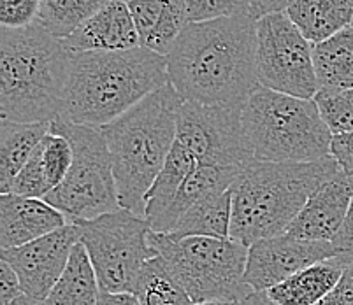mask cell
Segmentation results:
<instances>
[{"label":"cell","instance_id":"1f68e13d","mask_svg":"<svg viewBox=\"0 0 353 305\" xmlns=\"http://www.w3.org/2000/svg\"><path fill=\"white\" fill-rule=\"evenodd\" d=\"M330 156L338 162L339 169L353 178V134L334 136L330 144Z\"/></svg>","mask_w":353,"mask_h":305},{"label":"cell","instance_id":"d4e9b609","mask_svg":"<svg viewBox=\"0 0 353 305\" xmlns=\"http://www.w3.org/2000/svg\"><path fill=\"white\" fill-rule=\"evenodd\" d=\"M195 165L197 162L194 156L176 140L160 174L157 176L152 188L148 189L146 198H144V204H146L144 218L148 220L150 227H153L163 216V213L172 204L179 188L188 178V174L195 169Z\"/></svg>","mask_w":353,"mask_h":305},{"label":"cell","instance_id":"277c9868","mask_svg":"<svg viewBox=\"0 0 353 305\" xmlns=\"http://www.w3.org/2000/svg\"><path fill=\"white\" fill-rule=\"evenodd\" d=\"M341 172L332 156L310 163L253 160L234 185L230 239L250 247L285 235L311 195Z\"/></svg>","mask_w":353,"mask_h":305},{"label":"cell","instance_id":"74e56055","mask_svg":"<svg viewBox=\"0 0 353 305\" xmlns=\"http://www.w3.org/2000/svg\"><path fill=\"white\" fill-rule=\"evenodd\" d=\"M246 305H278L271 300L265 293H253L252 297L246 298Z\"/></svg>","mask_w":353,"mask_h":305},{"label":"cell","instance_id":"603a6c76","mask_svg":"<svg viewBox=\"0 0 353 305\" xmlns=\"http://www.w3.org/2000/svg\"><path fill=\"white\" fill-rule=\"evenodd\" d=\"M232 223V193L221 191L204 198L179 218L169 235L176 239L187 237H213L230 239Z\"/></svg>","mask_w":353,"mask_h":305},{"label":"cell","instance_id":"3957f363","mask_svg":"<svg viewBox=\"0 0 353 305\" xmlns=\"http://www.w3.org/2000/svg\"><path fill=\"white\" fill-rule=\"evenodd\" d=\"M165 85L167 56L146 48L72 53L62 116L76 125L102 128Z\"/></svg>","mask_w":353,"mask_h":305},{"label":"cell","instance_id":"f35d334b","mask_svg":"<svg viewBox=\"0 0 353 305\" xmlns=\"http://www.w3.org/2000/svg\"><path fill=\"white\" fill-rule=\"evenodd\" d=\"M9 305H48L46 300H37V298H32L28 297V295L21 293L20 297L16 298V300H12Z\"/></svg>","mask_w":353,"mask_h":305},{"label":"cell","instance_id":"30bf717a","mask_svg":"<svg viewBox=\"0 0 353 305\" xmlns=\"http://www.w3.org/2000/svg\"><path fill=\"white\" fill-rule=\"evenodd\" d=\"M314 44L285 11L256 20V78L264 88L297 98L316 97Z\"/></svg>","mask_w":353,"mask_h":305},{"label":"cell","instance_id":"2e32d148","mask_svg":"<svg viewBox=\"0 0 353 305\" xmlns=\"http://www.w3.org/2000/svg\"><path fill=\"white\" fill-rule=\"evenodd\" d=\"M63 41L72 53H113L141 46L132 12L121 0H111Z\"/></svg>","mask_w":353,"mask_h":305},{"label":"cell","instance_id":"5bb4252c","mask_svg":"<svg viewBox=\"0 0 353 305\" xmlns=\"http://www.w3.org/2000/svg\"><path fill=\"white\" fill-rule=\"evenodd\" d=\"M353 197V178L338 172L310 197L287 235L311 242H332L348 214Z\"/></svg>","mask_w":353,"mask_h":305},{"label":"cell","instance_id":"d6986e66","mask_svg":"<svg viewBox=\"0 0 353 305\" xmlns=\"http://www.w3.org/2000/svg\"><path fill=\"white\" fill-rule=\"evenodd\" d=\"M285 12L313 44L330 39L353 23L352 0H288Z\"/></svg>","mask_w":353,"mask_h":305},{"label":"cell","instance_id":"484cf974","mask_svg":"<svg viewBox=\"0 0 353 305\" xmlns=\"http://www.w3.org/2000/svg\"><path fill=\"white\" fill-rule=\"evenodd\" d=\"M134 295L141 305H194L165 260L159 255L143 265Z\"/></svg>","mask_w":353,"mask_h":305},{"label":"cell","instance_id":"d6a6232c","mask_svg":"<svg viewBox=\"0 0 353 305\" xmlns=\"http://www.w3.org/2000/svg\"><path fill=\"white\" fill-rule=\"evenodd\" d=\"M23 291H21L20 279L12 271V266L6 260H0V300H2V305H9Z\"/></svg>","mask_w":353,"mask_h":305},{"label":"cell","instance_id":"52a82bcc","mask_svg":"<svg viewBox=\"0 0 353 305\" xmlns=\"http://www.w3.org/2000/svg\"><path fill=\"white\" fill-rule=\"evenodd\" d=\"M150 244L169 269L194 305L208 302L246 300L255 291L246 284L248 247L234 239L187 237L150 232Z\"/></svg>","mask_w":353,"mask_h":305},{"label":"cell","instance_id":"ac0fdd59","mask_svg":"<svg viewBox=\"0 0 353 305\" xmlns=\"http://www.w3.org/2000/svg\"><path fill=\"white\" fill-rule=\"evenodd\" d=\"M350 262L343 256L314 263L265 291L278 305H316L339 284Z\"/></svg>","mask_w":353,"mask_h":305},{"label":"cell","instance_id":"7a4b0ae2","mask_svg":"<svg viewBox=\"0 0 353 305\" xmlns=\"http://www.w3.org/2000/svg\"><path fill=\"white\" fill-rule=\"evenodd\" d=\"M72 51L35 21L0 30V114L14 123H51L62 116Z\"/></svg>","mask_w":353,"mask_h":305},{"label":"cell","instance_id":"836d02e7","mask_svg":"<svg viewBox=\"0 0 353 305\" xmlns=\"http://www.w3.org/2000/svg\"><path fill=\"white\" fill-rule=\"evenodd\" d=\"M336 251L339 256L346 258L348 262L353 260V197L352 204H350L348 214H346V220L343 223L341 230L338 232V235L334 237L332 240Z\"/></svg>","mask_w":353,"mask_h":305},{"label":"cell","instance_id":"7bdbcfd3","mask_svg":"<svg viewBox=\"0 0 353 305\" xmlns=\"http://www.w3.org/2000/svg\"><path fill=\"white\" fill-rule=\"evenodd\" d=\"M352 28H353V23H352Z\"/></svg>","mask_w":353,"mask_h":305},{"label":"cell","instance_id":"9c48e42d","mask_svg":"<svg viewBox=\"0 0 353 305\" xmlns=\"http://www.w3.org/2000/svg\"><path fill=\"white\" fill-rule=\"evenodd\" d=\"M74 224L79 228V242L92 260L101 291L134 293L143 265L157 256L146 218L121 207Z\"/></svg>","mask_w":353,"mask_h":305},{"label":"cell","instance_id":"8992f818","mask_svg":"<svg viewBox=\"0 0 353 305\" xmlns=\"http://www.w3.org/2000/svg\"><path fill=\"white\" fill-rule=\"evenodd\" d=\"M241 118L255 160L310 163L330 156L334 136L314 98L259 86L241 109Z\"/></svg>","mask_w":353,"mask_h":305},{"label":"cell","instance_id":"ba28073f","mask_svg":"<svg viewBox=\"0 0 353 305\" xmlns=\"http://www.w3.org/2000/svg\"><path fill=\"white\" fill-rule=\"evenodd\" d=\"M51 132L69 140L74 158L62 185L50 191L44 200L59 209L69 223L95 220L121 209L113 158L101 128L76 125L59 116L51 121Z\"/></svg>","mask_w":353,"mask_h":305},{"label":"cell","instance_id":"4fadbf2b","mask_svg":"<svg viewBox=\"0 0 353 305\" xmlns=\"http://www.w3.org/2000/svg\"><path fill=\"white\" fill-rule=\"evenodd\" d=\"M78 242L79 228L69 223L34 242L2 249V260L12 266L25 295L46 300L65 272L74 246Z\"/></svg>","mask_w":353,"mask_h":305},{"label":"cell","instance_id":"f546056e","mask_svg":"<svg viewBox=\"0 0 353 305\" xmlns=\"http://www.w3.org/2000/svg\"><path fill=\"white\" fill-rule=\"evenodd\" d=\"M190 23L250 16L248 0H185Z\"/></svg>","mask_w":353,"mask_h":305},{"label":"cell","instance_id":"7c38bea8","mask_svg":"<svg viewBox=\"0 0 353 305\" xmlns=\"http://www.w3.org/2000/svg\"><path fill=\"white\" fill-rule=\"evenodd\" d=\"M336 256L332 242L299 240L287 233L271 237L248 247L245 281L255 293H265L307 266Z\"/></svg>","mask_w":353,"mask_h":305},{"label":"cell","instance_id":"4dcf8cb0","mask_svg":"<svg viewBox=\"0 0 353 305\" xmlns=\"http://www.w3.org/2000/svg\"><path fill=\"white\" fill-rule=\"evenodd\" d=\"M41 0H0V23L6 28H25L39 20Z\"/></svg>","mask_w":353,"mask_h":305},{"label":"cell","instance_id":"f1b7e54d","mask_svg":"<svg viewBox=\"0 0 353 305\" xmlns=\"http://www.w3.org/2000/svg\"><path fill=\"white\" fill-rule=\"evenodd\" d=\"M314 102L332 136L353 134V90L339 93H316Z\"/></svg>","mask_w":353,"mask_h":305},{"label":"cell","instance_id":"d590c367","mask_svg":"<svg viewBox=\"0 0 353 305\" xmlns=\"http://www.w3.org/2000/svg\"><path fill=\"white\" fill-rule=\"evenodd\" d=\"M288 0H248L250 16L253 20H260L262 16L271 14V12L285 11Z\"/></svg>","mask_w":353,"mask_h":305},{"label":"cell","instance_id":"ab89813d","mask_svg":"<svg viewBox=\"0 0 353 305\" xmlns=\"http://www.w3.org/2000/svg\"><path fill=\"white\" fill-rule=\"evenodd\" d=\"M197 305H246V300H234V302H208V304H197Z\"/></svg>","mask_w":353,"mask_h":305},{"label":"cell","instance_id":"cb8c5ba5","mask_svg":"<svg viewBox=\"0 0 353 305\" xmlns=\"http://www.w3.org/2000/svg\"><path fill=\"white\" fill-rule=\"evenodd\" d=\"M101 286L86 247L81 242L74 246L69 265L60 281L54 284L48 305H99Z\"/></svg>","mask_w":353,"mask_h":305},{"label":"cell","instance_id":"9a60e30c","mask_svg":"<svg viewBox=\"0 0 353 305\" xmlns=\"http://www.w3.org/2000/svg\"><path fill=\"white\" fill-rule=\"evenodd\" d=\"M69 224L59 209L43 198L2 193L0 197V246L2 249L25 246Z\"/></svg>","mask_w":353,"mask_h":305},{"label":"cell","instance_id":"83f0119b","mask_svg":"<svg viewBox=\"0 0 353 305\" xmlns=\"http://www.w3.org/2000/svg\"><path fill=\"white\" fill-rule=\"evenodd\" d=\"M37 149H39L44 176L53 191L57 186L62 185L63 179L69 174L74 158L72 146L65 137L50 130V134L39 143Z\"/></svg>","mask_w":353,"mask_h":305},{"label":"cell","instance_id":"5b68a950","mask_svg":"<svg viewBox=\"0 0 353 305\" xmlns=\"http://www.w3.org/2000/svg\"><path fill=\"white\" fill-rule=\"evenodd\" d=\"M183 102L169 83L101 128L113 158L120 205L137 216L144 218L148 189L176 143Z\"/></svg>","mask_w":353,"mask_h":305},{"label":"cell","instance_id":"b9f144b4","mask_svg":"<svg viewBox=\"0 0 353 305\" xmlns=\"http://www.w3.org/2000/svg\"><path fill=\"white\" fill-rule=\"evenodd\" d=\"M121 2H127V4H128V2H132V0H121Z\"/></svg>","mask_w":353,"mask_h":305},{"label":"cell","instance_id":"44dd1931","mask_svg":"<svg viewBox=\"0 0 353 305\" xmlns=\"http://www.w3.org/2000/svg\"><path fill=\"white\" fill-rule=\"evenodd\" d=\"M51 123H0V191L9 193L11 185L30 160L35 147L50 134Z\"/></svg>","mask_w":353,"mask_h":305},{"label":"cell","instance_id":"60d3db41","mask_svg":"<svg viewBox=\"0 0 353 305\" xmlns=\"http://www.w3.org/2000/svg\"><path fill=\"white\" fill-rule=\"evenodd\" d=\"M346 274H350L353 277V260H352V262H350L348 269H346Z\"/></svg>","mask_w":353,"mask_h":305},{"label":"cell","instance_id":"e0dca14e","mask_svg":"<svg viewBox=\"0 0 353 305\" xmlns=\"http://www.w3.org/2000/svg\"><path fill=\"white\" fill-rule=\"evenodd\" d=\"M128 8L136 21L141 48L162 56H169L190 23L185 0H132Z\"/></svg>","mask_w":353,"mask_h":305},{"label":"cell","instance_id":"ee69618b","mask_svg":"<svg viewBox=\"0 0 353 305\" xmlns=\"http://www.w3.org/2000/svg\"><path fill=\"white\" fill-rule=\"evenodd\" d=\"M352 2H353V0H352Z\"/></svg>","mask_w":353,"mask_h":305},{"label":"cell","instance_id":"ffe728a7","mask_svg":"<svg viewBox=\"0 0 353 305\" xmlns=\"http://www.w3.org/2000/svg\"><path fill=\"white\" fill-rule=\"evenodd\" d=\"M239 174L241 172L237 170L221 169V167L195 165V169L179 188L172 204L163 213V216L153 224L152 230L157 233H169L188 209L211 195L229 191Z\"/></svg>","mask_w":353,"mask_h":305},{"label":"cell","instance_id":"4316f807","mask_svg":"<svg viewBox=\"0 0 353 305\" xmlns=\"http://www.w3.org/2000/svg\"><path fill=\"white\" fill-rule=\"evenodd\" d=\"M111 0H41L39 23L67 39Z\"/></svg>","mask_w":353,"mask_h":305},{"label":"cell","instance_id":"e575fe53","mask_svg":"<svg viewBox=\"0 0 353 305\" xmlns=\"http://www.w3.org/2000/svg\"><path fill=\"white\" fill-rule=\"evenodd\" d=\"M316 305H353V277L350 274L343 275L339 284Z\"/></svg>","mask_w":353,"mask_h":305},{"label":"cell","instance_id":"6da1fadb","mask_svg":"<svg viewBox=\"0 0 353 305\" xmlns=\"http://www.w3.org/2000/svg\"><path fill=\"white\" fill-rule=\"evenodd\" d=\"M169 83L185 102L243 107L259 88L256 20L188 23L167 56Z\"/></svg>","mask_w":353,"mask_h":305},{"label":"cell","instance_id":"7402d4cb","mask_svg":"<svg viewBox=\"0 0 353 305\" xmlns=\"http://www.w3.org/2000/svg\"><path fill=\"white\" fill-rule=\"evenodd\" d=\"M314 72L319 93L353 90V28L338 32L330 39L314 44Z\"/></svg>","mask_w":353,"mask_h":305},{"label":"cell","instance_id":"8fae6325","mask_svg":"<svg viewBox=\"0 0 353 305\" xmlns=\"http://www.w3.org/2000/svg\"><path fill=\"white\" fill-rule=\"evenodd\" d=\"M241 109L183 102L176 140L194 156L197 165L243 172L255 156L243 127Z\"/></svg>","mask_w":353,"mask_h":305},{"label":"cell","instance_id":"8d00e7d4","mask_svg":"<svg viewBox=\"0 0 353 305\" xmlns=\"http://www.w3.org/2000/svg\"><path fill=\"white\" fill-rule=\"evenodd\" d=\"M99 305H141L134 293H105L101 291Z\"/></svg>","mask_w":353,"mask_h":305}]
</instances>
